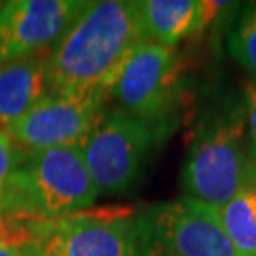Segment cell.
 <instances>
[{
  "instance_id": "1",
  "label": "cell",
  "mask_w": 256,
  "mask_h": 256,
  "mask_svg": "<svg viewBox=\"0 0 256 256\" xmlns=\"http://www.w3.org/2000/svg\"><path fill=\"white\" fill-rule=\"evenodd\" d=\"M145 40L135 2H86L47 55L48 94L106 96L122 64Z\"/></svg>"
},
{
  "instance_id": "2",
  "label": "cell",
  "mask_w": 256,
  "mask_h": 256,
  "mask_svg": "<svg viewBox=\"0 0 256 256\" xmlns=\"http://www.w3.org/2000/svg\"><path fill=\"white\" fill-rule=\"evenodd\" d=\"M82 146L30 152L0 192L5 220H54L92 208L98 198Z\"/></svg>"
},
{
  "instance_id": "3",
  "label": "cell",
  "mask_w": 256,
  "mask_h": 256,
  "mask_svg": "<svg viewBox=\"0 0 256 256\" xmlns=\"http://www.w3.org/2000/svg\"><path fill=\"white\" fill-rule=\"evenodd\" d=\"M136 212L86 208L54 220H5L7 242L22 256H140Z\"/></svg>"
},
{
  "instance_id": "4",
  "label": "cell",
  "mask_w": 256,
  "mask_h": 256,
  "mask_svg": "<svg viewBox=\"0 0 256 256\" xmlns=\"http://www.w3.org/2000/svg\"><path fill=\"white\" fill-rule=\"evenodd\" d=\"M253 176L244 105L208 116L194 132L182 166L185 196L220 210Z\"/></svg>"
},
{
  "instance_id": "5",
  "label": "cell",
  "mask_w": 256,
  "mask_h": 256,
  "mask_svg": "<svg viewBox=\"0 0 256 256\" xmlns=\"http://www.w3.org/2000/svg\"><path fill=\"white\" fill-rule=\"evenodd\" d=\"M135 222L140 256H240L216 210L190 196L145 206Z\"/></svg>"
},
{
  "instance_id": "6",
  "label": "cell",
  "mask_w": 256,
  "mask_h": 256,
  "mask_svg": "<svg viewBox=\"0 0 256 256\" xmlns=\"http://www.w3.org/2000/svg\"><path fill=\"white\" fill-rule=\"evenodd\" d=\"M180 58L175 48L150 42L138 44L108 86L115 110L165 133L178 100Z\"/></svg>"
},
{
  "instance_id": "7",
  "label": "cell",
  "mask_w": 256,
  "mask_h": 256,
  "mask_svg": "<svg viewBox=\"0 0 256 256\" xmlns=\"http://www.w3.org/2000/svg\"><path fill=\"white\" fill-rule=\"evenodd\" d=\"M165 133L118 110L106 112L82 146L98 194H124L142 178Z\"/></svg>"
},
{
  "instance_id": "8",
  "label": "cell",
  "mask_w": 256,
  "mask_h": 256,
  "mask_svg": "<svg viewBox=\"0 0 256 256\" xmlns=\"http://www.w3.org/2000/svg\"><path fill=\"white\" fill-rule=\"evenodd\" d=\"M105 95H47L4 132L28 152L84 146L105 114Z\"/></svg>"
},
{
  "instance_id": "9",
  "label": "cell",
  "mask_w": 256,
  "mask_h": 256,
  "mask_svg": "<svg viewBox=\"0 0 256 256\" xmlns=\"http://www.w3.org/2000/svg\"><path fill=\"white\" fill-rule=\"evenodd\" d=\"M80 0H10L0 4V64L38 55L78 17Z\"/></svg>"
},
{
  "instance_id": "10",
  "label": "cell",
  "mask_w": 256,
  "mask_h": 256,
  "mask_svg": "<svg viewBox=\"0 0 256 256\" xmlns=\"http://www.w3.org/2000/svg\"><path fill=\"white\" fill-rule=\"evenodd\" d=\"M47 95V57L34 55L0 64L2 130L28 114Z\"/></svg>"
},
{
  "instance_id": "11",
  "label": "cell",
  "mask_w": 256,
  "mask_h": 256,
  "mask_svg": "<svg viewBox=\"0 0 256 256\" xmlns=\"http://www.w3.org/2000/svg\"><path fill=\"white\" fill-rule=\"evenodd\" d=\"M135 5L150 42L173 48L183 38L202 32L200 0H140Z\"/></svg>"
},
{
  "instance_id": "12",
  "label": "cell",
  "mask_w": 256,
  "mask_h": 256,
  "mask_svg": "<svg viewBox=\"0 0 256 256\" xmlns=\"http://www.w3.org/2000/svg\"><path fill=\"white\" fill-rule=\"evenodd\" d=\"M216 212L236 253L256 256V176Z\"/></svg>"
},
{
  "instance_id": "13",
  "label": "cell",
  "mask_w": 256,
  "mask_h": 256,
  "mask_svg": "<svg viewBox=\"0 0 256 256\" xmlns=\"http://www.w3.org/2000/svg\"><path fill=\"white\" fill-rule=\"evenodd\" d=\"M228 48L256 84V7H250L230 35Z\"/></svg>"
},
{
  "instance_id": "14",
  "label": "cell",
  "mask_w": 256,
  "mask_h": 256,
  "mask_svg": "<svg viewBox=\"0 0 256 256\" xmlns=\"http://www.w3.org/2000/svg\"><path fill=\"white\" fill-rule=\"evenodd\" d=\"M20 160L22 158L17 153V148L10 140V136L0 128V192H2L8 176L18 166Z\"/></svg>"
},
{
  "instance_id": "15",
  "label": "cell",
  "mask_w": 256,
  "mask_h": 256,
  "mask_svg": "<svg viewBox=\"0 0 256 256\" xmlns=\"http://www.w3.org/2000/svg\"><path fill=\"white\" fill-rule=\"evenodd\" d=\"M244 115H246V133L250 153L256 165V84L252 80L244 86Z\"/></svg>"
},
{
  "instance_id": "16",
  "label": "cell",
  "mask_w": 256,
  "mask_h": 256,
  "mask_svg": "<svg viewBox=\"0 0 256 256\" xmlns=\"http://www.w3.org/2000/svg\"><path fill=\"white\" fill-rule=\"evenodd\" d=\"M0 256H22V253L15 244L8 243L7 240H2L0 242Z\"/></svg>"
},
{
  "instance_id": "17",
  "label": "cell",
  "mask_w": 256,
  "mask_h": 256,
  "mask_svg": "<svg viewBox=\"0 0 256 256\" xmlns=\"http://www.w3.org/2000/svg\"><path fill=\"white\" fill-rule=\"evenodd\" d=\"M7 234H8V230H7V222H5L4 214L0 213V242H2V240H7Z\"/></svg>"
}]
</instances>
